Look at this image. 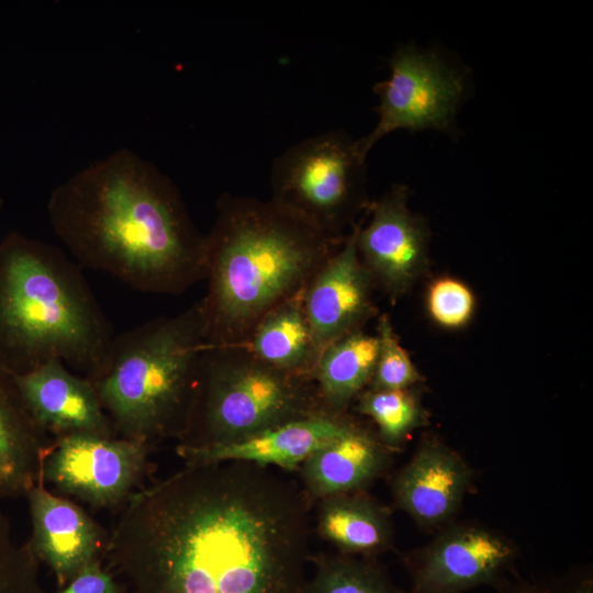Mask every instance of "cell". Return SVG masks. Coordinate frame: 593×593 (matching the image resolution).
I'll return each mask as SVG.
<instances>
[{"instance_id": "cell-1", "label": "cell", "mask_w": 593, "mask_h": 593, "mask_svg": "<svg viewBox=\"0 0 593 593\" xmlns=\"http://www.w3.org/2000/svg\"><path fill=\"white\" fill-rule=\"evenodd\" d=\"M310 506L273 468L186 463L128 499L105 556L133 593H304Z\"/></svg>"}, {"instance_id": "cell-2", "label": "cell", "mask_w": 593, "mask_h": 593, "mask_svg": "<svg viewBox=\"0 0 593 593\" xmlns=\"http://www.w3.org/2000/svg\"><path fill=\"white\" fill-rule=\"evenodd\" d=\"M47 216L80 268L153 294L179 295L205 280V234L175 182L128 148L57 184Z\"/></svg>"}, {"instance_id": "cell-3", "label": "cell", "mask_w": 593, "mask_h": 593, "mask_svg": "<svg viewBox=\"0 0 593 593\" xmlns=\"http://www.w3.org/2000/svg\"><path fill=\"white\" fill-rule=\"evenodd\" d=\"M205 234L208 345H243L270 310L301 293L345 238L315 228L273 200L223 193Z\"/></svg>"}, {"instance_id": "cell-4", "label": "cell", "mask_w": 593, "mask_h": 593, "mask_svg": "<svg viewBox=\"0 0 593 593\" xmlns=\"http://www.w3.org/2000/svg\"><path fill=\"white\" fill-rule=\"evenodd\" d=\"M113 327L81 268L58 247L10 232L0 239V370L11 377L58 359L94 381Z\"/></svg>"}, {"instance_id": "cell-5", "label": "cell", "mask_w": 593, "mask_h": 593, "mask_svg": "<svg viewBox=\"0 0 593 593\" xmlns=\"http://www.w3.org/2000/svg\"><path fill=\"white\" fill-rule=\"evenodd\" d=\"M205 346L201 300L114 336L107 370L91 382L119 437L152 448L181 437Z\"/></svg>"}, {"instance_id": "cell-6", "label": "cell", "mask_w": 593, "mask_h": 593, "mask_svg": "<svg viewBox=\"0 0 593 593\" xmlns=\"http://www.w3.org/2000/svg\"><path fill=\"white\" fill-rule=\"evenodd\" d=\"M324 412L312 378L278 370L244 345L206 344L191 413L176 450L238 443Z\"/></svg>"}, {"instance_id": "cell-7", "label": "cell", "mask_w": 593, "mask_h": 593, "mask_svg": "<svg viewBox=\"0 0 593 593\" xmlns=\"http://www.w3.org/2000/svg\"><path fill=\"white\" fill-rule=\"evenodd\" d=\"M367 157L358 139L331 130L303 139L272 161L271 200L321 232L344 238L368 208Z\"/></svg>"}, {"instance_id": "cell-8", "label": "cell", "mask_w": 593, "mask_h": 593, "mask_svg": "<svg viewBox=\"0 0 593 593\" xmlns=\"http://www.w3.org/2000/svg\"><path fill=\"white\" fill-rule=\"evenodd\" d=\"M148 445L122 437L70 435L55 438L42 467L44 483L58 495L94 510H118L142 488Z\"/></svg>"}, {"instance_id": "cell-9", "label": "cell", "mask_w": 593, "mask_h": 593, "mask_svg": "<svg viewBox=\"0 0 593 593\" xmlns=\"http://www.w3.org/2000/svg\"><path fill=\"white\" fill-rule=\"evenodd\" d=\"M389 68L390 77L373 88L379 97L378 123L358 139L366 157L379 139L398 130L449 132L463 96L461 76L435 53L413 44L396 48Z\"/></svg>"}, {"instance_id": "cell-10", "label": "cell", "mask_w": 593, "mask_h": 593, "mask_svg": "<svg viewBox=\"0 0 593 593\" xmlns=\"http://www.w3.org/2000/svg\"><path fill=\"white\" fill-rule=\"evenodd\" d=\"M407 188L393 186L370 201L369 223L357 224L358 255L378 284L392 300L409 291L427 267L428 230L407 206Z\"/></svg>"}, {"instance_id": "cell-11", "label": "cell", "mask_w": 593, "mask_h": 593, "mask_svg": "<svg viewBox=\"0 0 593 593\" xmlns=\"http://www.w3.org/2000/svg\"><path fill=\"white\" fill-rule=\"evenodd\" d=\"M357 223L337 249L320 266L302 291L305 314L321 351L329 344L361 331L376 314V286L356 247Z\"/></svg>"}, {"instance_id": "cell-12", "label": "cell", "mask_w": 593, "mask_h": 593, "mask_svg": "<svg viewBox=\"0 0 593 593\" xmlns=\"http://www.w3.org/2000/svg\"><path fill=\"white\" fill-rule=\"evenodd\" d=\"M513 556L512 546L488 529H448L411 563L414 593H462L495 583Z\"/></svg>"}, {"instance_id": "cell-13", "label": "cell", "mask_w": 593, "mask_h": 593, "mask_svg": "<svg viewBox=\"0 0 593 593\" xmlns=\"http://www.w3.org/2000/svg\"><path fill=\"white\" fill-rule=\"evenodd\" d=\"M32 522L29 540L36 558L67 585L107 552L109 534L81 506L48 491L43 479L25 494Z\"/></svg>"}, {"instance_id": "cell-14", "label": "cell", "mask_w": 593, "mask_h": 593, "mask_svg": "<svg viewBox=\"0 0 593 593\" xmlns=\"http://www.w3.org/2000/svg\"><path fill=\"white\" fill-rule=\"evenodd\" d=\"M12 378L36 421L54 439L81 434L119 437L93 383L61 360Z\"/></svg>"}, {"instance_id": "cell-15", "label": "cell", "mask_w": 593, "mask_h": 593, "mask_svg": "<svg viewBox=\"0 0 593 593\" xmlns=\"http://www.w3.org/2000/svg\"><path fill=\"white\" fill-rule=\"evenodd\" d=\"M356 423L347 413L324 412L282 424L238 443L176 451L186 463L244 461L290 471L299 469L307 457L344 435Z\"/></svg>"}, {"instance_id": "cell-16", "label": "cell", "mask_w": 593, "mask_h": 593, "mask_svg": "<svg viewBox=\"0 0 593 593\" xmlns=\"http://www.w3.org/2000/svg\"><path fill=\"white\" fill-rule=\"evenodd\" d=\"M470 470L451 449L423 445L396 474L392 492L400 508L421 525L446 522L459 507L470 482Z\"/></svg>"}, {"instance_id": "cell-17", "label": "cell", "mask_w": 593, "mask_h": 593, "mask_svg": "<svg viewBox=\"0 0 593 593\" xmlns=\"http://www.w3.org/2000/svg\"><path fill=\"white\" fill-rule=\"evenodd\" d=\"M390 465L388 446L356 423L344 435L320 448L299 467L310 501L362 491Z\"/></svg>"}, {"instance_id": "cell-18", "label": "cell", "mask_w": 593, "mask_h": 593, "mask_svg": "<svg viewBox=\"0 0 593 593\" xmlns=\"http://www.w3.org/2000/svg\"><path fill=\"white\" fill-rule=\"evenodd\" d=\"M53 443L13 378L0 370V501L25 496L42 479Z\"/></svg>"}, {"instance_id": "cell-19", "label": "cell", "mask_w": 593, "mask_h": 593, "mask_svg": "<svg viewBox=\"0 0 593 593\" xmlns=\"http://www.w3.org/2000/svg\"><path fill=\"white\" fill-rule=\"evenodd\" d=\"M316 530L343 555L369 557L385 550L393 537L388 510L361 491L322 499Z\"/></svg>"}, {"instance_id": "cell-20", "label": "cell", "mask_w": 593, "mask_h": 593, "mask_svg": "<svg viewBox=\"0 0 593 593\" xmlns=\"http://www.w3.org/2000/svg\"><path fill=\"white\" fill-rule=\"evenodd\" d=\"M243 345L278 370L312 378L320 350L305 314L302 292L262 316Z\"/></svg>"}, {"instance_id": "cell-21", "label": "cell", "mask_w": 593, "mask_h": 593, "mask_svg": "<svg viewBox=\"0 0 593 593\" xmlns=\"http://www.w3.org/2000/svg\"><path fill=\"white\" fill-rule=\"evenodd\" d=\"M378 337L354 332L320 354L312 379L325 411L345 414L369 387L378 357Z\"/></svg>"}, {"instance_id": "cell-22", "label": "cell", "mask_w": 593, "mask_h": 593, "mask_svg": "<svg viewBox=\"0 0 593 593\" xmlns=\"http://www.w3.org/2000/svg\"><path fill=\"white\" fill-rule=\"evenodd\" d=\"M311 560L314 573L304 593H402L368 560L343 553L318 555Z\"/></svg>"}, {"instance_id": "cell-23", "label": "cell", "mask_w": 593, "mask_h": 593, "mask_svg": "<svg viewBox=\"0 0 593 593\" xmlns=\"http://www.w3.org/2000/svg\"><path fill=\"white\" fill-rule=\"evenodd\" d=\"M356 401L357 411L374 422L378 437L388 447L400 444L424 422L421 404L410 389H366Z\"/></svg>"}, {"instance_id": "cell-24", "label": "cell", "mask_w": 593, "mask_h": 593, "mask_svg": "<svg viewBox=\"0 0 593 593\" xmlns=\"http://www.w3.org/2000/svg\"><path fill=\"white\" fill-rule=\"evenodd\" d=\"M378 357L371 382L367 389L405 390L422 380L411 357L400 344L387 314L378 318Z\"/></svg>"}, {"instance_id": "cell-25", "label": "cell", "mask_w": 593, "mask_h": 593, "mask_svg": "<svg viewBox=\"0 0 593 593\" xmlns=\"http://www.w3.org/2000/svg\"><path fill=\"white\" fill-rule=\"evenodd\" d=\"M36 558L29 541L19 544L0 508V593H41Z\"/></svg>"}, {"instance_id": "cell-26", "label": "cell", "mask_w": 593, "mask_h": 593, "mask_svg": "<svg viewBox=\"0 0 593 593\" xmlns=\"http://www.w3.org/2000/svg\"><path fill=\"white\" fill-rule=\"evenodd\" d=\"M426 309L429 317L446 329L465 327L473 317L475 296L459 279L440 277L427 289Z\"/></svg>"}, {"instance_id": "cell-27", "label": "cell", "mask_w": 593, "mask_h": 593, "mask_svg": "<svg viewBox=\"0 0 593 593\" xmlns=\"http://www.w3.org/2000/svg\"><path fill=\"white\" fill-rule=\"evenodd\" d=\"M59 593H123L113 577L101 568L100 561L81 570Z\"/></svg>"}, {"instance_id": "cell-28", "label": "cell", "mask_w": 593, "mask_h": 593, "mask_svg": "<svg viewBox=\"0 0 593 593\" xmlns=\"http://www.w3.org/2000/svg\"><path fill=\"white\" fill-rule=\"evenodd\" d=\"M518 593H549V592L536 590V589H528V590H523ZM571 593H592V585L588 581L582 582Z\"/></svg>"}]
</instances>
